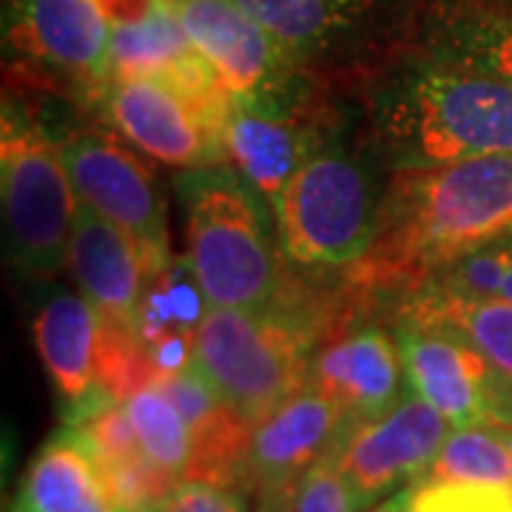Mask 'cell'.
<instances>
[{
	"label": "cell",
	"instance_id": "1",
	"mask_svg": "<svg viewBox=\"0 0 512 512\" xmlns=\"http://www.w3.org/2000/svg\"><path fill=\"white\" fill-rule=\"evenodd\" d=\"M512 239V154L390 174L373 245L348 271L356 293H416L487 245Z\"/></svg>",
	"mask_w": 512,
	"mask_h": 512
},
{
	"label": "cell",
	"instance_id": "2",
	"mask_svg": "<svg viewBox=\"0 0 512 512\" xmlns=\"http://www.w3.org/2000/svg\"><path fill=\"white\" fill-rule=\"evenodd\" d=\"M365 148L390 174L512 154V86L404 49L367 77Z\"/></svg>",
	"mask_w": 512,
	"mask_h": 512
},
{
	"label": "cell",
	"instance_id": "3",
	"mask_svg": "<svg viewBox=\"0 0 512 512\" xmlns=\"http://www.w3.org/2000/svg\"><path fill=\"white\" fill-rule=\"evenodd\" d=\"M188 268L208 308H271L282 299V251L268 202L231 163L177 177Z\"/></svg>",
	"mask_w": 512,
	"mask_h": 512
},
{
	"label": "cell",
	"instance_id": "4",
	"mask_svg": "<svg viewBox=\"0 0 512 512\" xmlns=\"http://www.w3.org/2000/svg\"><path fill=\"white\" fill-rule=\"evenodd\" d=\"M370 151L345 146L339 128L302 163L271 208L282 256L302 271L353 268L370 251L384 188Z\"/></svg>",
	"mask_w": 512,
	"mask_h": 512
},
{
	"label": "cell",
	"instance_id": "5",
	"mask_svg": "<svg viewBox=\"0 0 512 512\" xmlns=\"http://www.w3.org/2000/svg\"><path fill=\"white\" fill-rule=\"evenodd\" d=\"M316 336L311 316L296 308H208L191 336V365L256 424L308 384Z\"/></svg>",
	"mask_w": 512,
	"mask_h": 512
},
{
	"label": "cell",
	"instance_id": "6",
	"mask_svg": "<svg viewBox=\"0 0 512 512\" xmlns=\"http://www.w3.org/2000/svg\"><path fill=\"white\" fill-rule=\"evenodd\" d=\"M305 72L373 77L413 35L421 0H239Z\"/></svg>",
	"mask_w": 512,
	"mask_h": 512
},
{
	"label": "cell",
	"instance_id": "7",
	"mask_svg": "<svg viewBox=\"0 0 512 512\" xmlns=\"http://www.w3.org/2000/svg\"><path fill=\"white\" fill-rule=\"evenodd\" d=\"M0 188L9 259L20 274L52 279L69 268L80 200L55 143L18 103L3 106Z\"/></svg>",
	"mask_w": 512,
	"mask_h": 512
},
{
	"label": "cell",
	"instance_id": "8",
	"mask_svg": "<svg viewBox=\"0 0 512 512\" xmlns=\"http://www.w3.org/2000/svg\"><path fill=\"white\" fill-rule=\"evenodd\" d=\"M171 6L231 103L265 114L316 103V77L299 69L239 0H171Z\"/></svg>",
	"mask_w": 512,
	"mask_h": 512
},
{
	"label": "cell",
	"instance_id": "9",
	"mask_svg": "<svg viewBox=\"0 0 512 512\" xmlns=\"http://www.w3.org/2000/svg\"><path fill=\"white\" fill-rule=\"evenodd\" d=\"M111 128L171 168L228 163L225 117L231 100H205L163 74L109 77L94 100Z\"/></svg>",
	"mask_w": 512,
	"mask_h": 512
},
{
	"label": "cell",
	"instance_id": "10",
	"mask_svg": "<svg viewBox=\"0 0 512 512\" xmlns=\"http://www.w3.org/2000/svg\"><path fill=\"white\" fill-rule=\"evenodd\" d=\"M57 151L77 200L123 228L140 245L151 276L165 271L174 262L165 202L146 165L114 134L100 128H77L60 140Z\"/></svg>",
	"mask_w": 512,
	"mask_h": 512
},
{
	"label": "cell",
	"instance_id": "11",
	"mask_svg": "<svg viewBox=\"0 0 512 512\" xmlns=\"http://www.w3.org/2000/svg\"><path fill=\"white\" fill-rule=\"evenodd\" d=\"M453 424L416 393L390 407L379 419L345 430L336 444V461L362 512L419 481L439 456Z\"/></svg>",
	"mask_w": 512,
	"mask_h": 512
},
{
	"label": "cell",
	"instance_id": "12",
	"mask_svg": "<svg viewBox=\"0 0 512 512\" xmlns=\"http://www.w3.org/2000/svg\"><path fill=\"white\" fill-rule=\"evenodd\" d=\"M348 427L342 410L322 390L305 384L254 424L242 461V493L265 501L288 490L336 450Z\"/></svg>",
	"mask_w": 512,
	"mask_h": 512
},
{
	"label": "cell",
	"instance_id": "13",
	"mask_svg": "<svg viewBox=\"0 0 512 512\" xmlns=\"http://www.w3.org/2000/svg\"><path fill=\"white\" fill-rule=\"evenodd\" d=\"M9 40L97 100L111 74V20L97 0H12Z\"/></svg>",
	"mask_w": 512,
	"mask_h": 512
},
{
	"label": "cell",
	"instance_id": "14",
	"mask_svg": "<svg viewBox=\"0 0 512 512\" xmlns=\"http://www.w3.org/2000/svg\"><path fill=\"white\" fill-rule=\"evenodd\" d=\"M333 131V117L319 103L291 114H265L231 103L225 117V154L274 208L293 174Z\"/></svg>",
	"mask_w": 512,
	"mask_h": 512
},
{
	"label": "cell",
	"instance_id": "15",
	"mask_svg": "<svg viewBox=\"0 0 512 512\" xmlns=\"http://www.w3.org/2000/svg\"><path fill=\"white\" fill-rule=\"evenodd\" d=\"M69 268L80 293L92 302L106 328L137 333L151 279L146 256L123 228L100 217L86 202H80L74 214Z\"/></svg>",
	"mask_w": 512,
	"mask_h": 512
},
{
	"label": "cell",
	"instance_id": "16",
	"mask_svg": "<svg viewBox=\"0 0 512 512\" xmlns=\"http://www.w3.org/2000/svg\"><path fill=\"white\" fill-rule=\"evenodd\" d=\"M404 382L399 336L376 325L333 339L313 356L308 376V384L342 410L350 427L379 419L396 407Z\"/></svg>",
	"mask_w": 512,
	"mask_h": 512
},
{
	"label": "cell",
	"instance_id": "17",
	"mask_svg": "<svg viewBox=\"0 0 512 512\" xmlns=\"http://www.w3.org/2000/svg\"><path fill=\"white\" fill-rule=\"evenodd\" d=\"M35 348L69 419L103 399H114L100 384L103 319L83 293L55 291L40 302L35 319Z\"/></svg>",
	"mask_w": 512,
	"mask_h": 512
},
{
	"label": "cell",
	"instance_id": "18",
	"mask_svg": "<svg viewBox=\"0 0 512 512\" xmlns=\"http://www.w3.org/2000/svg\"><path fill=\"white\" fill-rule=\"evenodd\" d=\"M404 373L413 393L433 404L453 427L487 421V396L495 373L476 350L450 333L404 322L396 330Z\"/></svg>",
	"mask_w": 512,
	"mask_h": 512
},
{
	"label": "cell",
	"instance_id": "19",
	"mask_svg": "<svg viewBox=\"0 0 512 512\" xmlns=\"http://www.w3.org/2000/svg\"><path fill=\"white\" fill-rule=\"evenodd\" d=\"M407 49L512 86V15L476 0H421Z\"/></svg>",
	"mask_w": 512,
	"mask_h": 512
},
{
	"label": "cell",
	"instance_id": "20",
	"mask_svg": "<svg viewBox=\"0 0 512 512\" xmlns=\"http://www.w3.org/2000/svg\"><path fill=\"white\" fill-rule=\"evenodd\" d=\"M111 74H163L205 100H231L214 69L197 52L171 0H160L143 20L111 23Z\"/></svg>",
	"mask_w": 512,
	"mask_h": 512
},
{
	"label": "cell",
	"instance_id": "21",
	"mask_svg": "<svg viewBox=\"0 0 512 512\" xmlns=\"http://www.w3.org/2000/svg\"><path fill=\"white\" fill-rule=\"evenodd\" d=\"M148 384L163 387L191 430V439H194L191 478L242 490V461H245L254 424L242 419L237 410L202 379L194 365L174 370V373H160Z\"/></svg>",
	"mask_w": 512,
	"mask_h": 512
},
{
	"label": "cell",
	"instance_id": "22",
	"mask_svg": "<svg viewBox=\"0 0 512 512\" xmlns=\"http://www.w3.org/2000/svg\"><path fill=\"white\" fill-rule=\"evenodd\" d=\"M12 512H117V507L92 453L66 427L37 450Z\"/></svg>",
	"mask_w": 512,
	"mask_h": 512
},
{
	"label": "cell",
	"instance_id": "23",
	"mask_svg": "<svg viewBox=\"0 0 512 512\" xmlns=\"http://www.w3.org/2000/svg\"><path fill=\"white\" fill-rule=\"evenodd\" d=\"M404 322L450 333L467 342L493 367L495 376L512 379V302L501 296H467L427 285L402 305Z\"/></svg>",
	"mask_w": 512,
	"mask_h": 512
},
{
	"label": "cell",
	"instance_id": "24",
	"mask_svg": "<svg viewBox=\"0 0 512 512\" xmlns=\"http://www.w3.org/2000/svg\"><path fill=\"white\" fill-rule=\"evenodd\" d=\"M128 421L137 433V441L165 476L191 478L194 467V439L191 430L185 424L183 413L177 410V404L171 402V396L157 384H143L134 393H128L123 399Z\"/></svg>",
	"mask_w": 512,
	"mask_h": 512
},
{
	"label": "cell",
	"instance_id": "25",
	"mask_svg": "<svg viewBox=\"0 0 512 512\" xmlns=\"http://www.w3.org/2000/svg\"><path fill=\"white\" fill-rule=\"evenodd\" d=\"M421 478L439 481H481V484H512L510 430L481 421L453 427L441 444L439 456Z\"/></svg>",
	"mask_w": 512,
	"mask_h": 512
},
{
	"label": "cell",
	"instance_id": "26",
	"mask_svg": "<svg viewBox=\"0 0 512 512\" xmlns=\"http://www.w3.org/2000/svg\"><path fill=\"white\" fill-rule=\"evenodd\" d=\"M256 512H362L345 473L339 470L336 453L316 461L288 490L256 501Z\"/></svg>",
	"mask_w": 512,
	"mask_h": 512
},
{
	"label": "cell",
	"instance_id": "27",
	"mask_svg": "<svg viewBox=\"0 0 512 512\" xmlns=\"http://www.w3.org/2000/svg\"><path fill=\"white\" fill-rule=\"evenodd\" d=\"M407 512H512V484L419 478L407 484Z\"/></svg>",
	"mask_w": 512,
	"mask_h": 512
},
{
	"label": "cell",
	"instance_id": "28",
	"mask_svg": "<svg viewBox=\"0 0 512 512\" xmlns=\"http://www.w3.org/2000/svg\"><path fill=\"white\" fill-rule=\"evenodd\" d=\"M157 512H251L248 495L239 493L237 487L200 481V478H183L171 487Z\"/></svg>",
	"mask_w": 512,
	"mask_h": 512
},
{
	"label": "cell",
	"instance_id": "29",
	"mask_svg": "<svg viewBox=\"0 0 512 512\" xmlns=\"http://www.w3.org/2000/svg\"><path fill=\"white\" fill-rule=\"evenodd\" d=\"M487 421L512 430V379L495 376L487 396Z\"/></svg>",
	"mask_w": 512,
	"mask_h": 512
},
{
	"label": "cell",
	"instance_id": "30",
	"mask_svg": "<svg viewBox=\"0 0 512 512\" xmlns=\"http://www.w3.org/2000/svg\"><path fill=\"white\" fill-rule=\"evenodd\" d=\"M111 23H134L143 20L160 0H97Z\"/></svg>",
	"mask_w": 512,
	"mask_h": 512
},
{
	"label": "cell",
	"instance_id": "31",
	"mask_svg": "<svg viewBox=\"0 0 512 512\" xmlns=\"http://www.w3.org/2000/svg\"><path fill=\"white\" fill-rule=\"evenodd\" d=\"M365 512H407V487L399 490V493H393L390 498H384L376 507H370Z\"/></svg>",
	"mask_w": 512,
	"mask_h": 512
},
{
	"label": "cell",
	"instance_id": "32",
	"mask_svg": "<svg viewBox=\"0 0 512 512\" xmlns=\"http://www.w3.org/2000/svg\"><path fill=\"white\" fill-rule=\"evenodd\" d=\"M501 299H510L512 302V242H510V262H507V274H504V282H501V291H498Z\"/></svg>",
	"mask_w": 512,
	"mask_h": 512
},
{
	"label": "cell",
	"instance_id": "33",
	"mask_svg": "<svg viewBox=\"0 0 512 512\" xmlns=\"http://www.w3.org/2000/svg\"><path fill=\"white\" fill-rule=\"evenodd\" d=\"M481 6H490V9H498V12H507L512 15V0H476Z\"/></svg>",
	"mask_w": 512,
	"mask_h": 512
},
{
	"label": "cell",
	"instance_id": "34",
	"mask_svg": "<svg viewBox=\"0 0 512 512\" xmlns=\"http://www.w3.org/2000/svg\"><path fill=\"white\" fill-rule=\"evenodd\" d=\"M507 430H510V427H507ZM510 439H512V430H510Z\"/></svg>",
	"mask_w": 512,
	"mask_h": 512
}]
</instances>
